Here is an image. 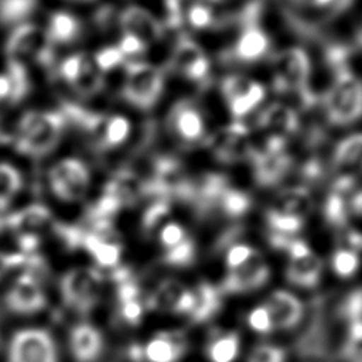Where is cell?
Returning a JSON list of instances; mask_svg holds the SVG:
<instances>
[{
	"mask_svg": "<svg viewBox=\"0 0 362 362\" xmlns=\"http://www.w3.org/2000/svg\"><path fill=\"white\" fill-rule=\"evenodd\" d=\"M65 123L61 112H27L18 123L17 150L33 157L51 153L62 137Z\"/></svg>",
	"mask_w": 362,
	"mask_h": 362,
	"instance_id": "cell-1",
	"label": "cell"
},
{
	"mask_svg": "<svg viewBox=\"0 0 362 362\" xmlns=\"http://www.w3.org/2000/svg\"><path fill=\"white\" fill-rule=\"evenodd\" d=\"M256 256H257V252L252 246L245 245V243H238V245H233L228 250L226 264H228L229 270H235V269L246 264Z\"/></svg>",
	"mask_w": 362,
	"mask_h": 362,
	"instance_id": "cell-45",
	"label": "cell"
},
{
	"mask_svg": "<svg viewBox=\"0 0 362 362\" xmlns=\"http://www.w3.org/2000/svg\"><path fill=\"white\" fill-rule=\"evenodd\" d=\"M38 0H0V24L20 25L35 11Z\"/></svg>",
	"mask_w": 362,
	"mask_h": 362,
	"instance_id": "cell-30",
	"label": "cell"
},
{
	"mask_svg": "<svg viewBox=\"0 0 362 362\" xmlns=\"http://www.w3.org/2000/svg\"><path fill=\"white\" fill-rule=\"evenodd\" d=\"M170 65L177 74L195 82H204L209 74L208 57L202 48L187 35H182L177 41Z\"/></svg>",
	"mask_w": 362,
	"mask_h": 362,
	"instance_id": "cell-10",
	"label": "cell"
},
{
	"mask_svg": "<svg viewBox=\"0 0 362 362\" xmlns=\"http://www.w3.org/2000/svg\"><path fill=\"white\" fill-rule=\"evenodd\" d=\"M170 215V205L167 199H157L151 204L143 216V226L151 230L163 223V221Z\"/></svg>",
	"mask_w": 362,
	"mask_h": 362,
	"instance_id": "cell-41",
	"label": "cell"
},
{
	"mask_svg": "<svg viewBox=\"0 0 362 362\" xmlns=\"http://www.w3.org/2000/svg\"><path fill=\"white\" fill-rule=\"evenodd\" d=\"M264 305L270 313L274 329H288L296 327L304 313L300 298L287 290H274Z\"/></svg>",
	"mask_w": 362,
	"mask_h": 362,
	"instance_id": "cell-15",
	"label": "cell"
},
{
	"mask_svg": "<svg viewBox=\"0 0 362 362\" xmlns=\"http://www.w3.org/2000/svg\"><path fill=\"white\" fill-rule=\"evenodd\" d=\"M195 296L197 303L189 314L194 321H206L221 308V293L212 284L201 283L195 290Z\"/></svg>",
	"mask_w": 362,
	"mask_h": 362,
	"instance_id": "cell-29",
	"label": "cell"
},
{
	"mask_svg": "<svg viewBox=\"0 0 362 362\" xmlns=\"http://www.w3.org/2000/svg\"><path fill=\"white\" fill-rule=\"evenodd\" d=\"M74 90L82 98H92L98 95L105 85L102 72L98 69L95 62L85 55L81 68L78 69L74 79L69 82Z\"/></svg>",
	"mask_w": 362,
	"mask_h": 362,
	"instance_id": "cell-27",
	"label": "cell"
},
{
	"mask_svg": "<svg viewBox=\"0 0 362 362\" xmlns=\"http://www.w3.org/2000/svg\"><path fill=\"white\" fill-rule=\"evenodd\" d=\"M124 61L126 59L117 47H105L99 52H96L93 58V62L100 72L115 69L116 66L122 65Z\"/></svg>",
	"mask_w": 362,
	"mask_h": 362,
	"instance_id": "cell-42",
	"label": "cell"
},
{
	"mask_svg": "<svg viewBox=\"0 0 362 362\" xmlns=\"http://www.w3.org/2000/svg\"><path fill=\"white\" fill-rule=\"evenodd\" d=\"M259 127L264 134L286 140L298 129V116L288 105L276 102L267 106L259 116Z\"/></svg>",
	"mask_w": 362,
	"mask_h": 362,
	"instance_id": "cell-17",
	"label": "cell"
},
{
	"mask_svg": "<svg viewBox=\"0 0 362 362\" xmlns=\"http://www.w3.org/2000/svg\"><path fill=\"white\" fill-rule=\"evenodd\" d=\"M130 134V122L119 115L106 117L98 134V144L102 148H113L123 144Z\"/></svg>",
	"mask_w": 362,
	"mask_h": 362,
	"instance_id": "cell-28",
	"label": "cell"
},
{
	"mask_svg": "<svg viewBox=\"0 0 362 362\" xmlns=\"http://www.w3.org/2000/svg\"><path fill=\"white\" fill-rule=\"evenodd\" d=\"M250 158L255 164L256 180L262 185L279 182L291 167V158L284 150L263 151L253 154Z\"/></svg>",
	"mask_w": 362,
	"mask_h": 362,
	"instance_id": "cell-20",
	"label": "cell"
},
{
	"mask_svg": "<svg viewBox=\"0 0 362 362\" xmlns=\"http://www.w3.org/2000/svg\"><path fill=\"white\" fill-rule=\"evenodd\" d=\"M120 310H122V317L124 321L130 322V324H137L141 320V314H143V307L137 300H132V301H126V303H120Z\"/></svg>",
	"mask_w": 362,
	"mask_h": 362,
	"instance_id": "cell-51",
	"label": "cell"
},
{
	"mask_svg": "<svg viewBox=\"0 0 362 362\" xmlns=\"http://www.w3.org/2000/svg\"><path fill=\"white\" fill-rule=\"evenodd\" d=\"M117 48L123 54L124 59H130L129 62H133V61H137L136 58L141 57L146 52L147 45L143 41H140L139 38L133 37V35L123 34L120 42L117 44Z\"/></svg>",
	"mask_w": 362,
	"mask_h": 362,
	"instance_id": "cell-47",
	"label": "cell"
},
{
	"mask_svg": "<svg viewBox=\"0 0 362 362\" xmlns=\"http://www.w3.org/2000/svg\"><path fill=\"white\" fill-rule=\"evenodd\" d=\"M6 54L8 61L24 64L25 61H35L47 68L54 62L52 44L47 34L34 24H20L11 33L6 44Z\"/></svg>",
	"mask_w": 362,
	"mask_h": 362,
	"instance_id": "cell-5",
	"label": "cell"
},
{
	"mask_svg": "<svg viewBox=\"0 0 362 362\" xmlns=\"http://www.w3.org/2000/svg\"><path fill=\"white\" fill-rule=\"evenodd\" d=\"M160 242L165 249H171L174 246H177L178 243H181L182 240H185L187 232L182 228V225L177 223V222H165L161 225L160 228Z\"/></svg>",
	"mask_w": 362,
	"mask_h": 362,
	"instance_id": "cell-44",
	"label": "cell"
},
{
	"mask_svg": "<svg viewBox=\"0 0 362 362\" xmlns=\"http://www.w3.org/2000/svg\"><path fill=\"white\" fill-rule=\"evenodd\" d=\"M51 222V214L42 205L27 206L6 219L7 226L17 230L20 236H37V232L47 228Z\"/></svg>",
	"mask_w": 362,
	"mask_h": 362,
	"instance_id": "cell-22",
	"label": "cell"
},
{
	"mask_svg": "<svg viewBox=\"0 0 362 362\" xmlns=\"http://www.w3.org/2000/svg\"><path fill=\"white\" fill-rule=\"evenodd\" d=\"M255 83H256V81H253L247 76L229 75V76L223 78V81H222V85H221L222 95L229 105L235 103L236 100H239L245 95H247Z\"/></svg>",
	"mask_w": 362,
	"mask_h": 362,
	"instance_id": "cell-35",
	"label": "cell"
},
{
	"mask_svg": "<svg viewBox=\"0 0 362 362\" xmlns=\"http://www.w3.org/2000/svg\"><path fill=\"white\" fill-rule=\"evenodd\" d=\"M242 25L243 30L233 45L232 57L242 62H256L269 54V37L257 23H245Z\"/></svg>",
	"mask_w": 362,
	"mask_h": 362,
	"instance_id": "cell-18",
	"label": "cell"
},
{
	"mask_svg": "<svg viewBox=\"0 0 362 362\" xmlns=\"http://www.w3.org/2000/svg\"><path fill=\"white\" fill-rule=\"evenodd\" d=\"M335 180L356 182L362 175V133L351 134L341 140L332 156Z\"/></svg>",
	"mask_w": 362,
	"mask_h": 362,
	"instance_id": "cell-13",
	"label": "cell"
},
{
	"mask_svg": "<svg viewBox=\"0 0 362 362\" xmlns=\"http://www.w3.org/2000/svg\"><path fill=\"white\" fill-rule=\"evenodd\" d=\"M69 349L75 361L93 362L103 349V337L92 324L79 322L69 332Z\"/></svg>",
	"mask_w": 362,
	"mask_h": 362,
	"instance_id": "cell-19",
	"label": "cell"
},
{
	"mask_svg": "<svg viewBox=\"0 0 362 362\" xmlns=\"http://www.w3.org/2000/svg\"><path fill=\"white\" fill-rule=\"evenodd\" d=\"M8 140H10L8 134H6V133L3 132V127H1V124H0V144H1V143H7Z\"/></svg>",
	"mask_w": 362,
	"mask_h": 362,
	"instance_id": "cell-56",
	"label": "cell"
},
{
	"mask_svg": "<svg viewBox=\"0 0 362 362\" xmlns=\"http://www.w3.org/2000/svg\"><path fill=\"white\" fill-rule=\"evenodd\" d=\"M206 146L211 153L223 163H235L250 158L252 141L249 130L239 122L216 130L206 139Z\"/></svg>",
	"mask_w": 362,
	"mask_h": 362,
	"instance_id": "cell-9",
	"label": "cell"
},
{
	"mask_svg": "<svg viewBox=\"0 0 362 362\" xmlns=\"http://www.w3.org/2000/svg\"><path fill=\"white\" fill-rule=\"evenodd\" d=\"M103 192L115 197L122 205L132 204L146 194V181L133 171L123 170L106 184Z\"/></svg>",
	"mask_w": 362,
	"mask_h": 362,
	"instance_id": "cell-24",
	"label": "cell"
},
{
	"mask_svg": "<svg viewBox=\"0 0 362 362\" xmlns=\"http://www.w3.org/2000/svg\"><path fill=\"white\" fill-rule=\"evenodd\" d=\"M240 351V338L236 332H228L215 338L208 346L211 362H233Z\"/></svg>",
	"mask_w": 362,
	"mask_h": 362,
	"instance_id": "cell-31",
	"label": "cell"
},
{
	"mask_svg": "<svg viewBox=\"0 0 362 362\" xmlns=\"http://www.w3.org/2000/svg\"><path fill=\"white\" fill-rule=\"evenodd\" d=\"M6 304L17 314H34L45 307L47 297L35 276L24 273L8 288Z\"/></svg>",
	"mask_w": 362,
	"mask_h": 362,
	"instance_id": "cell-11",
	"label": "cell"
},
{
	"mask_svg": "<svg viewBox=\"0 0 362 362\" xmlns=\"http://www.w3.org/2000/svg\"><path fill=\"white\" fill-rule=\"evenodd\" d=\"M52 192L64 201L82 199L89 188L90 174L86 164L78 158H64L49 170Z\"/></svg>",
	"mask_w": 362,
	"mask_h": 362,
	"instance_id": "cell-8",
	"label": "cell"
},
{
	"mask_svg": "<svg viewBox=\"0 0 362 362\" xmlns=\"http://www.w3.org/2000/svg\"><path fill=\"white\" fill-rule=\"evenodd\" d=\"M221 209L229 216H240L250 206V198L238 189L230 188L229 185L222 191L218 202Z\"/></svg>",
	"mask_w": 362,
	"mask_h": 362,
	"instance_id": "cell-34",
	"label": "cell"
},
{
	"mask_svg": "<svg viewBox=\"0 0 362 362\" xmlns=\"http://www.w3.org/2000/svg\"><path fill=\"white\" fill-rule=\"evenodd\" d=\"M349 342L351 344H362V320L351 321Z\"/></svg>",
	"mask_w": 362,
	"mask_h": 362,
	"instance_id": "cell-54",
	"label": "cell"
},
{
	"mask_svg": "<svg viewBox=\"0 0 362 362\" xmlns=\"http://www.w3.org/2000/svg\"><path fill=\"white\" fill-rule=\"evenodd\" d=\"M270 276L269 266L259 259V255L246 264L229 270V274L222 283V290L226 293H245L262 287Z\"/></svg>",
	"mask_w": 362,
	"mask_h": 362,
	"instance_id": "cell-16",
	"label": "cell"
},
{
	"mask_svg": "<svg viewBox=\"0 0 362 362\" xmlns=\"http://www.w3.org/2000/svg\"><path fill=\"white\" fill-rule=\"evenodd\" d=\"M81 21L68 11L52 13L48 21L47 37L54 44H71L81 35Z\"/></svg>",
	"mask_w": 362,
	"mask_h": 362,
	"instance_id": "cell-26",
	"label": "cell"
},
{
	"mask_svg": "<svg viewBox=\"0 0 362 362\" xmlns=\"http://www.w3.org/2000/svg\"><path fill=\"white\" fill-rule=\"evenodd\" d=\"M324 105L331 123L341 126L356 122L362 116V81L351 69H335Z\"/></svg>",
	"mask_w": 362,
	"mask_h": 362,
	"instance_id": "cell-2",
	"label": "cell"
},
{
	"mask_svg": "<svg viewBox=\"0 0 362 362\" xmlns=\"http://www.w3.org/2000/svg\"><path fill=\"white\" fill-rule=\"evenodd\" d=\"M21 188V175L16 167L0 164V211L6 209Z\"/></svg>",
	"mask_w": 362,
	"mask_h": 362,
	"instance_id": "cell-33",
	"label": "cell"
},
{
	"mask_svg": "<svg viewBox=\"0 0 362 362\" xmlns=\"http://www.w3.org/2000/svg\"><path fill=\"white\" fill-rule=\"evenodd\" d=\"M168 123L174 136L182 143L192 144L205 136L204 116L189 100H181L171 109Z\"/></svg>",
	"mask_w": 362,
	"mask_h": 362,
	"instance_id": "cell-12",
	"label": "cell"
},
{
	"mask_svg": "<svg viewBox=\"0 0 362 362\" xmlns=\"http://www.w3.org/2000/svg\"><path fill=\"white\" fill-rule=\"evenodd\" d=\"M59 287L64 303L76 313L86 314L99 300L100 276L92 269H72L62 276Z\"/></svg>",
	"mask_w": 362,
	"mask_h": 362,
	"instance_id": "cell-6",
	"label": "cell"
},
{
	"mask_svg": "<svg viewBox=\"0 0 362 362\" xmlns=\"http://www.w3.org/2000/svg\"><path fill=\"white\" fill-rule=\"evenodd\" d=\"M325 216L335 226L345 225L346 216H348V209H346V204L344 199V192H339L335 189L331 191V194L325 202Z\"/></svg>",
	"mask_w": 362,
	"mask_h": 362,
	"instance_id": "cell-39",
	"label": "cell"
},
{
	"mask_svg": "<svg viewBox=\"0 0 362 362\" xmlns=\"http://www.w3.org/2000/svg\"><path fill=\"white\" fill-rule=\"evenodd\" d=\"M267 223H269V226L272 228V230L274 233L291 236L303 228L304 219L297 218V216H291V215H287V214H281V212H277L274 209H270L267 212Z\"/></svg>",
	"mask_w": 362,
	"mask_h": 362,
	"instance_id": "cell-37",
	"label": "cell"
},
{
	"mask_svg": "<svg viewBox=\"0 0 362 362\" xmlns=\"http://www.w3.org/2000/svg\"><path fill=\"white\" fill-rule=\"evenodd\" d=\"M351 206L352 209L358 214V215H362V191L355 194L352 197V201H351Z\"/></svg>",
	"mask_w": 362,
	"mask_h": 362,
	"instance_id": "cell-55",
	"label": "cell"
},
{
	"mask_svg": "<svg viewBox=\"0 0 362 362\" xmlns=\"http://www.w3.org/2000/svg\"><path fill=\"white\" fill-rule=\"evenodd\" d=\"M184 351L182 341L170 334H158L143 348V358L148 362H177Z\"/></svg>",
	"mask_w": 362,
	"mask_h": 362,
	"instance_id": "cell-25",
	"label": "cell"
},
{
	"mask_svg": "<svg viewBox=\"0 0 362 362\" xmlns=\"http://www.w3.org/2000/svg\"><path fill=\"white\" fill-rule=\"evenodd\" d=\"M264 96H266L264 86L262 83L256 82L253 85V88L250 89V92L247 95H245L242 99L236 100L235 103H230L229 109L235 117H242V116L250 113L255 107H257L263 102Z\"/></svg>",
	"mask_w": 362,
	"mask_h": 362,
	"instance_id": "cell-38",
	"label": "cell"
},
{
	"mask_svg": "<svg viewBox=\"0 0 362 362\" xmlns=\"http://www.w3.org/2000/svg\"><path fill=\"white\" fill-rule=\"evenodd\" d=\"M194 257H195V245L189 238H187L177 246L167 249L164 260L171 266H188L192 263Z\"/></svg>",
	"mask_w": 362,
	"mask_h": 362,
	"instance_id": "cell-40",
	"label": "cell"
},
{
	"mask_svg": "<svg viewBox=\"0 0 362 362\" xmlns=\"http://www.w3.org/2000/svg\"><path fill=\"white\" fill-rule=\"evenodd\" d=\"M119 24L123 34L133 35L146 45L158 41L164 34L161 23L148 10L139 6L124 8L119 17Z\"/></svg>",
	"mask_w": 362,
	"mask_h": 362,
	"instance_id": "cell-14",
	"label": "cell"
},
{
	"mask_svg": "<svg viewBox=\"0 0 362 362\" xmlns=\"http://www.w3.org/2000/svg\"><path fill=\"white\" fill-rule=\"evenodd\" d=\"M163 86L164 75L157 66L143 61L127 62L123 98L129 103L140 109H148L160 98Z\"/></svg>",
	"mask_w": 362,
	"mask_h": 362,
	"instance_id": "cell-4",
	"label": "cell"
},
{
	"mask_svg": "<svg viewBox=\"0 0 362 362\" xmlns=\"http://www.w3.org/2000/svg\"><path fill=\"white\" fill-rule=\"evenodd\" d=\"M25 262V257L20 253H6L0 250V280L13 269Z\"/></svg>",
	"mask_w": 362,
	"mask_h": 362,
	"instance_id": "cell-50",
	"label": "cell"
},
{
	"mask_svg": "<svg viewBox=\"0 0 362 362\" xmlns=\"http://www.w3.org/2000/svg\"><path fill=\"white\" fill-rule=\"evenodd\" d=\"M321 273H322V262L311 250L301 257L290 259V263L286 270V277L291 284L311 288L320 283Z\"/></svg>",
	"mask_w": 362,
	"mask_h": 362,
	"instance_id": "cell-21",
	"label": "cell"
},
{
	"mask_svg": "<svg viewBox=\"0 0 362 362\" xmlns=\"http://www.w3.org/2000/svg\"><path fill=\"white\" fill-rule=\"evenodd\" d=\"M247 324L253 331H256L259 334H269V332L274 331V325H273L270 313L264 304L255 307L249 313Z\"/></svg>",
	"mask_w": 362,
	"mask_h": 362,
	"instance_id": "cell-43",
	"label": "cell"
},
{
	"mask_svg": "<svg viewBox=\"0 0 362 362\" xmlns=\"http://www.w3.org/2000/svg\"><path fill=\"white\" fill-rule=\"evenodd\" d=\"M76 1H88V0H76Z\"/></svg>",
	"mask_w": 362,
	"mask_h": 362,
	"instance_id": "cell-57",
	"label": "cell"
},
{
	"mask_svg": "<svg viewBox=\"0 0 362 362\" xmlns=\"http://www.w3.org/2000/svg\"><path fill=\"white\" fill-rule=\"evenodd\" d=\"M313 208L314 198L307 188L288 187L279 192L274 199V205L270 209L304 219L313 211Z\"/></svg>",
	"mask_w": 362,
	"mask_h": 362,
	"instance_id": "cell-23",
	"label": "cell"
},
{
	"mask_svg": "<svg viewBox=\"0 0 362 362\" xmlns=\"http://www.w3.org/2000/svg\"><path fill=\"white\" fill-rule=\"evenodd\" d=\"M351 3H352V0H311L310 6L318 7V8H325L329 13L335 14V13L345 10Z\"/></svg>",
	"mask_w": 362,
	"mask_h": 362,
	"instance_id": "cell-52",
	"label": "cell"
},
{
	"mask_svg": "<svg viewBox=\"0 0 362 362\" xmlns=\"http://www.w3.org/2000/svg\"><path fill=\"white\" fill-rule=\"evenodd\" d=\"M359 264H361L359 256L352 249H338L335 250L331 259V266L334 273L344 279L352 277L358 272Z\"/></svg>",
	"mask_w": 362,
	"mask_h": 362,
	"instance_id": "cell-36",
	"label": "cell"
},
{
	"mask_svg": "<svg viewBox=\"0 0 362 362\" xmlns=\"http://www.w3.org/2000/svg\"><path fill=\"white\" fill-rule=\"evenodd\" d=\"M6 76L10 83V98L8 102L17 103L30 92V78L24 64L8 61Z\"/></svg>",
	"mask_w": 362,
	"mask_h": 362,
	"instance_id": "cell-32",
	"label": "cell"
},
{
	"mask_svg": "<svg viewBox=\"0 0 362 362\" xmlns=\"http://www.w3.org/2000/svg\"><path fill=\"white\" fill-rule=\"evenodd\" d=\"M195 303H197L195 291L188 288H181L171 305V310L180 314H191L195 307Z\"/></svg>",
	"mask_w": 362,
	"mask_h": 362,
	"instance_id": "cell-48",
	"label": "cell"
},
{
	"mask_svg": "<svg viewBox=\"0 0 362 362\" xmlns=\"http://www.w3.org/2000/svg\"><path fill=\"white\" fill-rule=\"evenodd\" d=\"M342 313L351 321L362 320V290H355L346 297Z\"/></svg>",
	"mask_w": 362,
	"mask_h": 362,
	"instance_id": "cell-49",
	"label": "cell"
},
{
	"mask_svg": "<svg viewBox=\"0 0 362 362\" xmlns=\"http://www.w3.org/2000/svg\"><path fill=\"white\" fill-rule=\"evenodd\" d=\"M8 362H58V351L51 334L42 328L17 331L8 345Z\"/></svg>",
	"mask_w": 362,
	"mask_h": 362,
	"instance_id": "cell-7",
	"label": "cell"
},
{
	"mask_svg": "<svg viewBox=\"0 0 362 362\" xmlns=\"http://www.w3.org/2000/svg\"><path fill=\"white\" fill-rule=\"evenodd\" d=\"M274 90L281 93H297L304 106L314 102L313 93L308 90V78L311 72V62L307 52L301 48H286L274 55Z\"/></svg>",
	"mask_w": 362,
	"mask_h": 362,
	"instance_id": "cell-3",
	"label": "cell"
},
{
	"mask_svg": "<svg viewBox=\"0 0 362 362\" xmlns=\"http://www.w3.org/2000/svg\"><path fill=\"white\" fill-rule=\"evenodd\" d=\"M286 354L276 345L262 344L253 348L247 362H284Z\"/></svg>",
	"mask_w": 362,
	"mask_h": 362,
	"instance_id": "cell-46",
	"label": "cell"
},
{
	"mask_svg": "<svg viewBox=\"0 0 362 362\" xmlns=\"http://www.w3.org/2000/svg\"><path fill=\"white\" fill-rule=\"evenodd\" d=\"M117 296H119V301H120V303L137 300V297H139V288H137V286H136L134 283L124 280V281H120V284H119Z\"/></svg>",
	"mask_w": 362,
	"mask_h": 362,
	"instance_id": "cell-53",
	"label": "cell"
}]
</instances>
